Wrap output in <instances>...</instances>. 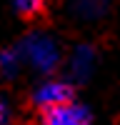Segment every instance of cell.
<instances>
[{"label":"cell","mask_w":120,"mask_h":125,"mask_svg":"<svg viewBox=\"0 0 120 125\" xmlns=\"http://www.w3.org/2000/svg\"><path fill=\"white\" fill-rule=\"evenodd\" d=\"M8 123H10V105L0 93V125H8Z\"/></svg>","instance_id":"ba28073f"},{"label":"cell","mask_w":120,"mask_h":125,"mask_svg":"<svg viewBox=\"0 0 120 125\" xmlns=\"http://www.w3.org/2000/svg\"><path fill=\"white\" fill-rule=\"evenodd\" d=\"M13 8L20 18L25 20H33V18H40L48 8V0H13Z\"/></svg>","instance_id":"52a82bcc"},{"label":"cell","mask_w":120,"mask_h":125,"mask_svg":"<svg viewBox=\"0 0 120 125\" xmlns=\"http://www.w3.org/2000/svg\"><path fill=\"white\" fill-rule=\"evenodd\" d=\"M98 65V48L93 43H75L65 55V70L70 83H85Z\"/></svg>","instance_id":"3957f363"},{"label":"cell","mask_w":120,"mask_h":125,"mask_svg":"<svg viewBox=\"0 0 120 125\" xmlns=\"http://www.w3.org/2000/svg\"><path fill=\"white\" fill-rule=\"evenodd\" d=\"M40 125H93V115L85 105L75 100H68L63 105H55L43 113Z\"/></svg>","instance_id":"277c9868"},{"label":"cell","mask_w":120,"mask_h":125,"mask_svg":"<svg viewBox=\"0 0 120 125\" xmlns=\"http://www.w3.org/2000/svg\"><path fill=\"white\" fill-rule=\"evenodd\" d=\"M20 55L25 60V68L38 73V75H53V73L63 65V48H60L58 38L48 30H30L20 38Z\"/></svg>","instance_id":"6da1fadb"},{"label":"cell","mask_w":120,"mask_h":125,"mask_svg":"<svg viewBox=\"0 0 120 125\" xmlns=\"http://www.w3.org/2000/svg\"><path fill=\"white\" fill-rule=\"evenodd\" d=\"M25 68V60L20 55L18 45H5L0 48V78L3 80H15Z\"/></svg>","instance_id":"8992f818"},{"label":"cell","mask_w":120,"mask_h":125,"mask_svg":"<svg viewBox=\"0 0 120 125\" xmlns=\"http://www.w3.org/2000/svg\"><path fill=\"white\" fill-rule=\"evenodd\" d=\"M110 5H113V0H65L68 15L83 25H93L108 18Z\"/></svg>","instance_id":"5b68a950"},{"label":"cell","mask_w":120,"mask_h":125,"mask_svg":"<svg viewBox=\"0 0 120 125\" xmlns=\"http://www.w3.org/2000/svg\"><path fill=\"white\" fill-rule=\"evenodd\" d=\"M30 100L40 113H45L55 105H63V103L73 100V83L63 80V78L45 75V80H40L35 85V90L30 93Z\"/></svg>","instance_id":"7a4b0ae2"}]
</instances>
